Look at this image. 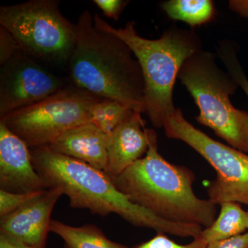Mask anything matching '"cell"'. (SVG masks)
I'll return each mask as SVG.
<instances>
[{
  "mask_svg": "<svg viewBox=\"0 0 248 248\" xmlns=\"http://www.w3.org/2000/svg\"><path fill=\"white\" fill-rule=\"evenodd\" d=\"M36 170L50 187H59L70 206L101 217L116 214L130 224L179 237H198L202 227L165 221L129 200L104 172L48 146L30 148Z\"/></svg>",
  "mask_w": 248,
  "mask_h": 248,
  "instance_id": "cell-1",
  "label": "cell"
},
{
  "mask_svg": "<svg viewBox=\"0 0 248 248\" xmlns=\"http://www.w3.org/2000/svg\"><path fill=\"white\" fill-rule=\"evenodd\" d=\"M75 27L76 43L68 62L73 86L145 113L143 73L128 45L96 27L88 10L80 14Z\"/></svg>",
  "mask_w": 248,
  "mask_h": 248,
  "instance_id": "cell-2",
  "label": "cell"
},
{
  "mask_svg": "<svg viewBox=\"0 0 248 248\" xmlns=\"http://www.w3.org/2000/svg\"><path fill=\"white\" fill-rule=\"evenodd\" d=\"M148 132L146 156L111 178L114 185L133 203L165 221L208 228L217 218V205L195 195L193 172L166 161L158 151L156 133L153 129Z\"/></svg>",
  "mask_w": 248,
  "mask_h": 248,
  "instance_id": "cell-3",
  "label": "cell"
},
{
  "mask_svg": "<svg viewBox=\"0 0 248 248\" xmlns=\"http://www.w3.org/2000/svg\"><path fill=\"white\" fill-rule=\"evenodd\" d=\"M96 27L109 31L128 45L141 66L145 84V113L156 128H163L166 115L175 110L173 90L181 68L191 55L203 50L195 31L175 26L169 28L156 40L141 37L135 22L116 28L93 16Z\"/></svg>",
  "mask_w": 248,
  "mask_h": 248,
  "instance_id": "cell-4",
  "label": "cell"
},
{
  "mask_svg": "<svg viewBox=\"0 0 248 248\" xmlns=\"http://www.w3.org/2000/svg\"><path fill=\"white\" fill-rule=\"evenodd\" d=\"M217 53L202 50L191 55L178 78L200 109L198 123L211 128L228 146L248 153V112L236 108L230 97L239 84L217 64Z\"/></svg>",
  "mask_w": 248,
  "mask_h": 248,
  "instance_id": "cell-5",
  "label": "cell"
},
{
  "mask_svg": "<svg viewBox=\"0 0 248 248\" xmlns=\"http://www.w3.org/2000/svg\"><path fill=\"white\" fill-rule=\"evenodd\" d=\"M58 0H30L0 7V26L21 51L37 60L67 63L76 43V27L62 15Z\"/></svg>",
  "mask_w": 248,
  "mask_h": 248,
  "instance_id": "cell-6",
  "label": "cell"
},
{
  "mask_svg": "<svg viewBox=\"0 0 248 248\" xmlns=\"http://www.w3.org/2000/svg\"><path fill=\"white\" fill-rule=\"evenodd\" d=\"M99 99L75 86L64 88L0 121L29 148L48 146L70 129L90 122L91 107Z\"/></svg>",
  "mask_w": 248,
  "mask_h": 248,
  "instance_id": "cell-7",
  "label": "cell"
},
{
  "mask_svg": "<svg viewBox=\"0 0 248 248\" xmlns=\"http://www.w3.org/2000/svg\"><path fill=\"white\" fill-rule=\"evenodd\" d=\"M167 138L179 140L195 150L217 172L209 184L208 200L215 205L225 202L248 205V155L216 141L187 121L180 108L164 121Z\"/></svg>",
  "mask_w": 248,
  "mask_h": 248,
  "instance_id": "cell-8",
  "label": "cell"
},
{
  "mask_svg": "<svg viewBox=\"0 0 248 248\" xmlns=\"http://www.w3.org/2000/svg\"><path fill=\"white\" fill-rule=\"evenodd\" d=\"M63 81L37 62L19 51L0 70V119L64 89Z\"/></svg>",
  "mask_w": 248,
  "mask_h": 248,
  "instance_id": "cell-9",
  "label": "cell"
},
{
  "mask_svg": "<svg viewBox=\"0 0 248 248\" xmlns=\"http://www.w3.org/2000/svg\"><path fill=\"white\" fill-rule=\"evenodd\" d=\"M48 189L36 170L30 148L0 121V190L26 193Z\"/></svg>",
  "mask_w": 248,
  "mask_h": 248,
  "instance_id": "cell-10",
  "label": "cell"
},
{
  "mask_svg": "<svg viewBox=\"0 0 248 248\" xmlns=\"http://www.w3.org/2000/svg\"><path fill=\"white\" fill-rule=\"evenodd\" d=\"M63 195L50 187L16 211L0 218V234L7 235L36 248H46L50 215Z\"/></svg>",
  "mask_w": 248,
  "mask_h": 248,
  "instance_id": "cell-11",
  "label": "cell"
},
{
  "mask_svg": "<svg viewBox=\"0 0 248 248\" xmlns=\"http://www.w3.org/2000/svg\"><path fill=\"white\" fill-rule=\"evenodd\" d=\"M141 114L135 111L131 117L107 135L105 172L110 178L122 174L148 151L149 135Z\"/></svg>",
  "mask_w": 248,
  "mask_h": 248,
  "instance_id": "cell-12",
  "label": "cell"
},
{
  "mask_svg": "<svg viewBox=\"0 0 248 248\" xmlns=\"http://www.w3.org/2000/svg\"><path fill=\"white\" fill-rule=\"evenodd\" d=\"M48 147L100 170H107V135L91 122L70 129Z\"/></svg>",
  "mask_w": 248,
  "mask_h": 248,
  "instance_id": "cell-13",
  "label": "cell"
},
{
  "mask_svg": "<svg viewBox=\"0 0 248 248\" xmlns=\"http://www.w3.org/2000/svg\"><path fill=\"white\" fill-rule=\"evenodd\" d=\"M49 231L60 236L68 248H129L108 239L98 227H74L51 220Z\"/></svg>",
  "mask_w": 248,
  "mask_h": 248,
  "instance_id": "cell-14",
  "label": "cell"
},
{
  "mask_svg": "<svg viewBox=\"0 0 248 248\" xmlns=\"http://www.w3.org/2000/svg\"><path fill=\"white\" fill-rule=\"evenodd\" d=\"M213 224L202 231L200 236L207 245L244 234L248 230L247 212L239 203L225 202Z\"/></svg>",
  "mask_w": 248,
  "mask_h": 248,
  "instance_id": "cell-15",
  "label": "cell"
},
{
  "mask_svg": "<svg viewBox=\"0 0 248 248\" xmlns=\"http://www.w3.org/2000/svg\"><path fill=\"white\" fill-rule=\"evenodd\" d=\"M161 8L171 19L182 21L190 27L206 24L215 17V4L211 0H169Z\"/></svg>",
  "mask_w": 248,
  "mask_h": 248,
  "instance_id": "cell-16",
  "label": "cell"
},
{
  "mask_svg": "<svg viewBox=\"0 0 248 248\" xmlns=\"http://www.w3.org/2000/svg\"><path fill=\"white\" fill-rule=\"evenodd\" d=\"M134 112L131 107L123 103L100 98L91 107L90 122L108 135Z\"/></svg>",
  "mask_w": 248,
  "mask_h": 248,
  "instance_id": "cell-17",
  "label": "cell"
},
{
  "mask_svg": "<svg viewBox=\"0 0 248 248\" xmlns=\"http://www.w3.org/2000/svg\"><path fill=\"white\" fill-rule=\"evenodd\" d=\"M217 55L224 63L227 71L234 77L248 97V79L238 60L235 44L230 41H223L217 47Z\"/></svg>",
  "mask_w": 248,
  "mask_h": 248,
  "instance_id": "cell-18",
  "label": "cell"
},
{
  "mask_svg": "<svg viewBox=\"0 0 248 248\" xmlns=\"http://www.w3.org/2000/svg\"><path fill=\"white\" fill-rule=\"evenodd\" d=\"M45 191L16 193L0 190V218L16 211L23 205L42 195Z\"/></svg>",
  "mask_w": 248,
  "mask_h": 248,
  "instance_id": "cell-19",
  "label": "cell"
},
{
  "mask_svg": "<svg viewBox=\"0 0 248 248\" xmlns=\"http://www.w3.org/2000/svg\"><path fill=\"white\" fill-rule=\"evenodd\" d=\"M206 246L200 235L190 244L181 245L169 239L164 233H156L153 239L129 248H205Z\"/></svg>",
  "mask_w": 248,
  "mask_h": 248,
  "instance_id": "cell-20",
  "label": "cell"
},
{
  "mask_svg": "<svg viewBox=\"0 0 248 248\" xmlns=\"http://www.w3.org/2000/svg\"><path fill=\"white\" fill-rule=\"evenodd\" d=\"M21 51L19 44L7 29L0 26V65L4 64Z\"/></svg>",
  "mask_w": 248,
  "mask_h": 248,
  "instance_id": "cell-21",
  "label": "cell"
},
{
  "mask_svg": "<svg viewBox=\"0 0 248 248\" xmlns=\"http://www.w3.org/2000/svg\"><path fill=\"white\" fill-rule=\"evenodd\" d=\"M93 2L107 17L117 21L130 1L124 0H94Z\"/></svg>",
  "mask_w": 248,
  "mask_h": 248,
  "instance_id": "cell-22",
  "label": "cell"
},
{
  "mask_svg": "<svg viewBox=\"0 0 248 248\" xmlns=\"http://www.w3.org/2000/svg\"><path fill=\"white\" fill-rule=\"evenodd\" d=\"M205 248H248V231L229 239L210 243Z\"/></svg>",
  "mask_w": 248,
  "mask_h": 248,
  "instance_id": "cell-23",
  "label": "cell"
},
{
  "mask_svg": "<svg viewBox=\"0 0 248 248\" xmlns=\"http://www.w3.org/2000/svg\"><path fill=\"white\" fill-rule=\"evenodd\" d=\"M228 6L239 16L248 19V0H231Z\"/></svg>",
  "mask_w": 248,
  "mask_h": 248,
  "instance_id": "cell-24",
  "label": "cell"
},
{
  "mask_svg": "<svg viewBox=\"0 0 248 248\" xmlns=\"http://www.w3.org/2000/svg\"><path fill=\"white\" fill-rule=\"evenodd\" d=\"M0 248H36L3 234H0Z\"/></svg>",
  "mask_w": 248,
  "mask_h": 248,
  "instance_id": "cell-25",
  "label": "cell"
},
{
  "mask_svg": "<svg viewBox=\"0 0 248 248\" xmlns=\"http://www.w3.org/2000/svg\"><path fill=\"white\" fill-rule=\"evenodd\" d=\"M247 218H248V210L247 212Z\"/></svg>",
  "mask_w": 248,
  "mask_h": 248,
  "instance_id": "cell-26",
  "label": "cell"
},
{
  "mask_svg": "<svg viewBox=\"0 0 248 248\" xmlns=\"http://www.w3.org/2000/svg\"><path fill=\"white\" fill-rule=\"evenodd\" d=\"M68 248V247H67V246H64V248Z\"/></svg>",
  "mask_w": 248,
  "mask_h": 248,
  "instance_id": "cell-27",
  "label": "cell"
}]
</instances>
